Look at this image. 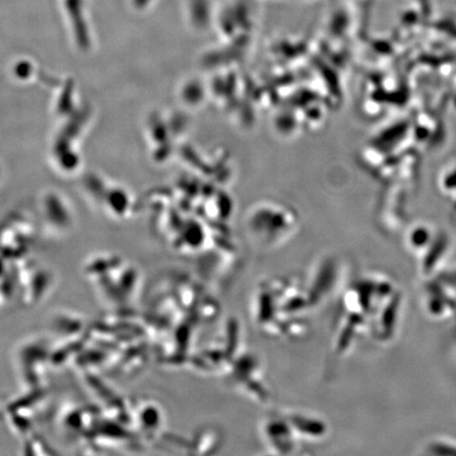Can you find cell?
<instances>
[{"mask_svg": "<svg viewBox=\"0 0 456 456\" xmlns=\"http://www.w3.org/2000/svg\"><path fill=\"white\" fill-rule=\"evenodd\" d=\"M399 297L392 300L389 306L386 310L384 316V324L387 330H391L393 323H395V313L398 307Z\"/></svg>", "mask_w": 456, "mask_h": 456, "instance_id": "cell-1", "label": "cell"}]
</instances>
